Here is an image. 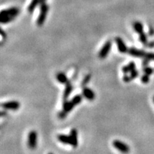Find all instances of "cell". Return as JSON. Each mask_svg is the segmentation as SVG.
Listing matches in <instances>:
<instances>
[{
    "instance_id": "obj_10",
    "label": "cell",
    "mask_w": 154,
    "mask_h": 154,
    "mask_svg": "<svg viewBox=\"0 0 154 154\" xmlns=\"http://www.w3.org/2000/svg\"><path fill=\"white\" fill-rule=\"evenodd\" d=\"M116 42H117V45H118V50H119L120 52L121 53L127 52V48H126V46L125 45L124 43L123 42V41H122L121 38H117Z\"/></svg>"
},
{
    "instance_id": "obj_23",
    "label": "cell",
    "mask_w": 154,
    "mask_h": 154,
    "mask_svg": "<svg viewBox=\"0 0 154 154\" xmlns=\"http://www.w3.org/2000/svg\"><path fill=\"white\" fill-rule=\"evenodd\" d=\"M6 114L5 112L4 111H0V116H4Z\"/></svg>"
},
{
    "instance_id": "obj_20",
    "label": "cell",
    "mask_w": 154,
    "mask_h": 154,
    "mask_svg": "<svg viewBox=\"0 0 154 154\" xmlns=\"http://www.w3.org/2000/svg\"><path fill=\"white\" fill-rule=\"evenodd\" d=\"M128 70H129V71H132L135 70V64L134 62H130V64H128L127 66Z\"/></svg>"
},
{
    "instance_id": "obj_7",
    "label": "cell",
    "mask_w": 154,
    "mask_h": 154,
    "mask_svg": "<svg viewBox=\"0 0 154 154\" xmlns=\"http://www.w3.org/2000/svg\"><path fill=\"white\" fill-rule=\"evenodd\" d=\"M69 136H70L71 139V141H72L71 146L74 148L76 147L77 146H78V138H77L78 135H77L76 130L72 129L71 131Z\"/></svg>"
},
{
    "instance_id": "obj_24",
    "label": "cell",
    "mask_w": 154,
    "mask_h": 154,
    "mask_svg": "<svg viewBox=\"0 0 154 154\" xmlns=\"http://www.w3.org/2000/svg\"><path fill=\"white\" fill-rule=\"evenodd\" d=\"M153 103H154V96H153Z\"/></svg>"
},
{
    "instance_id": "obj_21",
    "label": "cell",
    "mask_w": 154,
    "mask_h": 154,
    "mask_svg": "<svg viewBox=\"0 0 154 154\" xmlns=\"http://www.w3.org/2000/svg\"><path fill=\"white\" fill-rule=\"evenodd\" d=\"M123 81H124V82L127 83V82H129V81H131L132 79H131L130 76H127V75H126V76H123Z\"/></svg>"
},
{
    "instance_id": "obj_4",
    "label": "cell",
    "mask_w": 154,
    "mask_h": 154,
    "mask_svg": "<svg viewBox=\"0 0 154 154\" xmlns=\"http://www.w3.org/2000/svg\"><path fill=\"white\" fill-rule=\"evenodd\" d=\"M111 44L110 41H108L103 46L102 50H101L100 53H99V57L101 59H104V58L106 57L111 49Z\"/></svg>"
},
{
    "instance_id": "obj_25",
    "label": "cell",
    "mask_w": 154,
    "mask_h": 154,
    "mask_svg": "<svg viewBox=\"0 0 154 154\" xmlns=\"http://www.w3.org/2000/svg\"><path fill=\"white\" fill-rule=\"evenodd\" d=\"M48 154H53V153H49Z\"/></svg>"
},
{
    "instance_id": "obj_12",
    "label": "cell",
    "mask_w": 154,
    "mask_h": 154,
    "mask_svg": "<svg viewBox=\"0 0 154 154\" xmlns=\"http://www.w3.org/2000/svg\"><path fill=\"white\" fill-rule=\"evenodd\" d=\"M72 89H73V86H72V85L69 82L66 84L65 90H64V100H66V99L69 97V96L70 95L71 93V91H72Z\"/></svg>"
},
{
    "instance_id": "obj_18",
    "label": "cell",
    "mask_w": 154,
    "mask_h": 154,
    "mask_svg": "<svg viewBox=\"0 0 154 154\" xmlns=\"http://www.w3.org/2000/svg\"><path fill=\"white\" fill-rule=\"evenodd\" d=\"M140 40L141 42L144 43V44H146V41H147L146 36V35L144 34V32L140 34Z\"/></svg>"
},
{
    "instance_id": "obj_11",
    "label": "cell",
    "mask_w": 154,
    "mask_h": 154,
    "mask_svg": "<svg viewBox=\"0 0 154 154\" xmlns=\"http://www.w3.org/2000/svg\"><path fill=\"white\" fill-rule=\"evenodd\" d=\"M74 104L71 102H71H65V103L64 104L63 111H65L66 113H69L74 108Z\"/></svg>"
},
{
    "instance_id": "obj_17",
    "label": "cell",
    "mask_w": 154,
    "mask_h": 154,
    "mask_svg": "<svg viewBox=\"0 0 154 154\" xmlns=\"http://www.w3.org/2000/svg\"><path fill=\"white\" fill-rule=\"evenodd\" d=\"M138 76H139V72H138L137 71L134 70V71H131V75H130V77H131V79H134V78H136Z\"/></svg>"
},
{
    "instance_id": "obj_19",
    "label": "cell",
    "mask_w": 154,
    "mask_h": 154,
    "mask_svg": "<svg viewBox=\"0 0 154 154\" xmlns=\"http://www.w3.org/2000/svg\"><path fill=\"white\" fill-rule=\"evenodd\" d=\"M153 72V70L151 68H150V67H146V68L144 69V73L146 74V75H150L152 74V73Z\"/></svg>"
},
{
    "instance_id": "obj_15",
    "label": "cell",
    "mask_w": 154,
    "mask_h": 154,
    "mask_svg": "<svg viewBox=\"0 0 154 154\" xmlns=\"http://www.w3.org/2000/svg\"><path fill=\"white\" fill-rule=\"evenodd\" d=\"M141 82L144 83H147L149 82V80H150V78H149V76L148 75H144L142 77H141Z\"/></svg>"
},
{
    "instance_id": "obj_1",
    "label": "cell",
    "mask_w": 154,
    "mask_h": 154,
    "mask_svg": "<svg viewBox=\"0 0 154 154\" xmlns=\"http://www.w3.org/2000/svg\"><path fill=\"white\" fill-rule=\"evenodd\" d=\"M112 145L116 149L118 150V151L121 152V153L124 154H127L130 152V148L126 144H124L121 141L115 140L112 142Z\"/></svg>"
},
{
    "instance_id": "obj_22",
    "label": "cell",
    "mask_w": 154,
    "mask_h": 154,
    "mask_svg": "<svg viewBox=\"0 0 154 154\" xmlns=\"http://www.w3.org/2000/svg\"><path fill=\"white\" fill-rule=\"evenodd\" d=\"M66 113H66L65 111H62V112H60V113H59V118H64L66 116Z\"/></svg>"
},
{
    "instance_id": "obj_6",
    "label": "cell",
    "mask_w": 154,
    "mask_h": 154,
    "mask_svg": "<svg viewBox=\"0 0 154 154\" xmlns=\"http://www.w3.org/2000/svg\"><path fill=\"white\" fill-rule=\"evenodd\" d=\"M57 139H58V140L60 141L61 143H62V144H68V145L71 146L72 141H71V139L70 136L60 134L57 136Z\"/></svg>"
},
{
    "instance_id": "obj_9",
    "label": "cell",
    "mask_w": 154,
    "mask_h": 154,
    "mask_svg": "<svg viewBox=\"0 0 154 154\" xmlns=\"http://www.w3.org/2000/svg\"><path fill=\"white\" fill-rule=\"evenodd\" d=\"M56 78H57V81L61 83H66V84H67L69 83V79L67 78V76L64 73H62V72L58 73L57 76H56Z\"/></svg>"
},
{
    "instance_id": "obj_2",
    "label": "cell",
    "mask_w": 154,
    "mask_h": 154,
    "mask_svg": "<svg viewBox=\"0 0 154 154\" xmlns=\"http://www.w3.org/2000/svg\"><path fill=\"white\" fill-rule=\"evenodd\" d=\"M27 144H28L29 148L32 150L36 148V146H37V133L35 131H32L29 132L28 135Z\"/></svg>"
},
{
    "instance_id": "obj_16",
    "label": "cell",
    "mask_w": 154,
    "mask_h": 154,
    "mask_svg": "<svg viewBox=\"0 0 154 154\" xmlns=\"http://www.w3.org/2000/svg\"><path fill=\"white\" fill-rule=\"evenodd\" d=\"M146 59H148V60H154V54L153 53H148V54H146V53L145 57Z\"/></svg>"
},
{
    "instance_id": "obj_3",
    "label": "cell",
    "mask_w": 154,
    "mask_h": 154,
    "mask_svg": "<svg viewBox=\"0 0 154 154\" xmlns=\"http://www.w3.org/2000/svg\"><path fill=\"white\" fill-rule=\"evenodd\" d=\"M1 106L3 108L9 109V110H17L20 106V104L18 102H9L6 103H3L1 104Z\"/></svg>"
},
{
    "instance_id": "obj_8",
    "label": "cell",
    "mask_w": 154,
    "mask_h": 154,
    "mask_svg": "<svg viewBox=\"0 0 154 154\" xmlns=\"http://www.w3.org/2000/svg\"><path fill=\"white\" fill-rule=\"evenodd\" d=\"M129 54L131 55L134 56V57H145L146 53L144 52V51L139 50V49H134V48H132V49H130L129 51H128Z\"/></svg>"
},
{
    "instance_id": "obj_13",
    "label": "cell",
    "mask_w": 154,
    "mask_h": 154,
    "mask_svg": "<svg viewBox=\"0 0 154 154\" xmlns=\"http://www.w3.org/2000/svg\"><path fill=\"white\" fill-rule=\"evenodd\" d=\"M81 101H82V96L81 95L75 96L74 97L71 99V102L74 104V106H76L78 105V104H79L81 102Z\"/></svg>"
},
{
    "instance_id": "obj_14",
    "label": "cell",
    "mask_w": 154,
    "mask_h": 154,
    "mask_svg": "<svg viewBox=\"0 0 154 154\" xmlns=\"http://www.w3.org/2000/svg\"><path fill=\"white\" fill-rule=\"evenodd\" d=\"M134 29L136 30V32H137L139 34H141L144 32H143V26L140 22H135Z\"/></svg>"
},
{
    "instance_id": "obj_5",
    "label": "cell",
    "mask_w": 154,
    "mask_h": 154,
    "mask_svg": "<svg viewBox=\"0 0 154 154\" xmlns=\"http://www.w3.org/2000/svg\"><path fill=\"white\" fill-rule=\"evenodd\" d=\"M82 94L83 96L89 101H93L95 99V94L92 90L89 89V88H84L83 89Z\"/></svg>"
}]
</instances>
